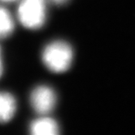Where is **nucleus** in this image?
Returning <instances> with one entry per match:
<instances>
[{"instance_id":"nucleus-1","label":"nucleus","mask_w":135,"mask_h":135,"mask_svg":"<svg viewBox=\"0 0 135 135\" xmlns=\"http://www.w3.org/2000/svg\"><path fill=\"white\" fill-rule=\"evenodd\" d=\"M42 57L48 69L60 73L70 68L73 59V51L69 43L64 41H55L44 48Z\"/></svg>"},{"instance_id":"nucleus-2","label":"nucleus","mask_w":135,"mask_h":135,"mask_svg":"<svg viewBox=\"0 0 135 135\" xmlns=\"http://www.w3.org/2000/svg\"><path fill=\"white\" fill-rule=\"evenodd\" d=\"M46 8L44 0H22L18 8L21 25L30 30L41 28L46 21Z\"/></svg>"},{"instance_id":"nucleus-3","label":"nucleus","mask_w":135,"mask_h":135,"mask_svg":"<svg viewBox=\"0 0 135 135\" xmlns=\"http://www.w3.org/2000/svg\"><path fill=\"white\" fill-rule=\"evenodd\" d=\"M30 103L34 111L38 114H48L54 109L55 106V93L49 86H37L31 93Z\"/></svg>"},{"instance_id":"nucleus-4","label":"nucleus","mask_w":135,"mask_h":135,"mask_svg":"<svg viewBox=\"0 0 135 135\" xmlns=\"http://www.w3.org/2000/svg\"><path fill=\"white\" fill-rule=\"evenodd\" d=\"M30 129L33 135H55L60 133V127L57 122L49 117L34 120L30 124Z\"/></svg>"},{"instance_id":"nucleus-5","label":"nucleus","mask_w":135,"mask_h":135,"mask_svg":"<svg viewBox=\"0 0 135 135\" xmlns=\"http://www.w3.org/2000/svg\"><path fill=\"white\" fill-rule=\"evenodd\" d=\"M16 111V102L9 93H0V123L10 121Z\"/></svg>"},{"instance_id":"nucleus-6","label":"nucleus","mask_w":135,"mask_h":135,"mask_svg":"<svg viewBox=\"0 0 135 135\" xmlns=\"http://www.w3.org/2000/svg\"><path fill=\"white\" fill-rule=\"evenodd\" d=\"M14 30L12 18L5 8L0 7V38H4L10 35Z\"/></svg>"},{"instance_id":"nucleus-7","label":"nucleus","mask_w":135,"mask_h":135,"mask_svg":"<svg viewBox=\"0 0 135 135\" xmlns=\"http://www.w3.org/2000/svg\"><path fill=\"white\" fill-rule=\"evenodd\" d=\"M3 73V64H2V55H1V49H0V78Z\"/></svg>"},{"instance_id":"nucleus-8","label":"nucleus","mask_w":135,"mask_h":135,"mask_svg":"<svg viewBox=\"0 0 135 135\" xmlns=\"http://www.w3.org/2000/svg\"><path fill=\"white\" fill-rule=\"evenodd\" d=\"M51 1L56 4H63V3H66L68 0H51Z\"/></svg>"},{"instance_id":"nucleus-9","label":"nucleus","mask_w":135,"mask_h":135,"mask_svg":"<svg viewBox=\"0 0 135 135\" xmlns=\"http://www.w3.org/2000/svg\"><path fill=\"white\" fill-rule=\"evenodd\" d=\"M1 1H3V2H13V1H16V0H1Z\"/></svg>"}]
</instances>
